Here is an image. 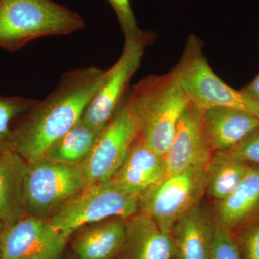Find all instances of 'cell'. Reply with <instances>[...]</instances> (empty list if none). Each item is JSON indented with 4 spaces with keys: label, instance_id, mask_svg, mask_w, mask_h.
<instances>
[{
    "label": "cell",
    "instance_id": "cell-27",
    "mask_svg": "<svg viewBox=\"0 0 259 259\" xmlns=\"http://www.w3.org/2000/svg\"><path fill=\"white\" fill-rule=\"evenodd\" d=\"M5 225L3 224V223L1 221H0V236H1L2 233H3V232L5 230Z\"/></svg>",
    "mask_w": 259,
    "mask_h": 259
},
{
    "label": "cell",
    "instance_id": "cell-15",
    "mask_svg": "<svg viewBox=\"0 0 259 259\" xmlns=\"http://www.w3.org/2000/svg\"><path fill=\"white\" fill-rule=\"evenodd\" d=\"M28 163L13 149L0 148V221L13 226L25 217Z\"/></svg>",
    "mask_w": 259,
    "mask_h": 259
},
{
    "label": "cell",
    "instance_id": "cell-21",
    "mask_svg": "<svg viewBox=\"0 0 259 259\" xmlns=\"http://www.w3.org/2000/svg\"><path fill=\"white\" fill-rule=\"evenodd\" d=\"M38 101L27 97L0 96V148H10L12 124L30 111Z\"/></svg>",
    "mask_w": 259,
    "mask_h": 259
},
{
    "label": "cell",
    "instance_id": "cell-25",
    "mask_svg": "<svg viewBox=\"0 0 259 259\" xmlns=\"http://www.w3.org/2000/svg\"><path fill=\"white\" fill-rule=\"evenodd\" d=\"M234 236L242 258L259 259V221L247 225Z\"/></svg>",
    "mask_w": 259,
    "mask_h": 259
},
{
    "label": "cell",
    "instance_id": "cell-1",
    "mask_svg": "<svg viewBox=\"0 0 259 259\" xmlns=\"http://www.w3.org/2000/svg\"><path fill=\"white\" fill-rule=\"evenodd\" d=\"M106 71L88 66L63 74L52 93L13 128L10 148L28 163L41 159L49 146L81 120Z\"/></svg>",
    "mask_w": 259,
    "mask_h": 259
},
{
    "label": "cell",
    "instance_id": "cell-9",
    "mask_svg": "<svg viewBox=\"0 0 259 259\" xmlns=\"http://www.w3.org/2000/svg\"><path fill=\"white\" fill-rule=\"evenodd\" d=\"M150 42L125 40L123 51L115 64L107 69L100 88L94 95L81 120L93 128H102L115 115L127 95L131 77L139 69L145 48Z\"/></svg>",
    "mask_w": 259,
    "mask_h": 259
},
{
    "label": "cell",
    "instance_id": "cell-10",
    "mask_svg": "<svg viewBox=\"0 0 259 259\" xmlns=\"http://www.w3.org/2000/svg\"><path fill=\"white\" fill-rule=\"evenodd\" d=\"M68 238L49 219L25 216L0 236L3 259H59Z\"/></svg>",
    "mask_w": 259,
    "mask_h": 259
},
{
    "label": "cell",
    "instance_id": "cell-28",
    "mask_svg": "<svg viewBox=\"0 0 259 259\" xmlns=\"http://www.w3.org/2000/svg\"><path fill=\"white\" fill-rule=\"evenodd\" d=\"M0 259H3V257H2L1 250H0Z\"/></svg>",
    "mask_w": 259,
    "mask_h": 259
},
{
    "label": "cell",
    "instance_id": "cell-8",
    "mask_svg": "<svg viewBox=\"0 0 259 259\" xmlns=\"http://www.w3.org/2000/svg\"><path fill=\"white\" fill-rule=\"evenodd\" d=\"M139 136L127 95L104 127L88 157L80 164L90 185L111 180Z\"/></svg>",
    "mask_w": 259,
    "mask_h": 259
},
{
    "label": "cell",
    "instance_id": "cell-5",
    "mask_svg": "<svg viewBox=\"0 0 259 259\" xmlns=\"http://www.w3.org/2000/svg\"><path fill=\"white\" fill-rule=\"evenodd\" d=\"M139 209V197L127 193L110 180L88 186L61 204L49 219L69 238L85 225L112 218L127 220Z\"/></svg>",
    "mask_w": 259,
    "mask_h": 259
},
{
    "label": "cell",
    "instance_id": "cell-22",
    "mask_svg": "<svg viewBox=\"0 0 259 259\" xmlns=\"http://www.w3.org/2000/svg\"><path fill=\"white\" fill-rule=\"evenodd\" d=\"M117 15L120 28L125 40H142L151 44L154 40L155 33L144 31L139 28L131 8V0H107Z\"/></svg>",
    "mask_w": 259,
    "mask_h": 259
},
{
    "label": "cell",
    "instance_id": "cell-16",
    "mask_svg": "<svg viewBox=\"0 0 259 259\" xmlns=\"http://www.w3.org/2000/svg\"><path fill=\"white\" fill-rule=\"evenodd\" d=\"M213 232L214 221L198 204L172 228L173 259H211Z\"/></svg>",
    "mask_w": 259,
    "mask_h": 259
},
{
    "label": "cell",
    "instance_id": "cell-20",
    "mask_svg": "<svg viewBox=\"0 0 259 259\" xmlns=\"http://www.w3.org/2000/svg\"><path fill=\"white\" fill-rule=\"evenodd\" d=\"M250 167L223 151H216L206 167V192L221 202L236 190Z\"/></svg>",
    "mask_w": 259,
    "mask_h": 259
},
{
    "label": "cell",
    "instance_id": "cell-24",
    "mask_svg": "<svg viewBox=\"0 0 259 259\" xmlns=\"http://www.w3.org/2000/svg\"><path fill=\"white\" fill-rule=\"evenodd\" d=\"M223 152L250 166L259 167V127L235 147Z\"/></svg>",
    "mask_w": 259,
    "mask_h": 259
},
{
    "label": "cell",
    "instance_id": "cell-13",
    "mask_svg": "<svg viewBox=\"0 0 259 259\" xmlns=\"http://www.w3.org/2000/svg\"><path fill=\"white\" fill-rule=\"evenodd\" d=\"M166 176L164 157L146 146L138 136L111 180L127 193L139 197Z\"/></svg>",
    "mask_w": 259,
    "mask_h": 259
},
{
    "label": "cell",
    "instance_id": "cell-11",
    "mask_svg": "<svg viewBox=\"0 0 259 259\" xmlns=\"http://www.w3.org/2000/svg\"><path fill=\"white\" fill-rule=\"evenodd\" d=\"M214 153L204 131L202 110L190 103L164 157L166 177L190 168H206Z\"/></svg>",
    "mask_w": 259,
    "mask_h": 259
},
{
    "label": "cell",
    "instance_id": "cell-4",
    "mask_svg": "<svg viewBox=\"0 0 259 259\" xmlns=\"http://www.w3.org/2000/svg\"><path fill=\"white\" fill-rule=\"evenodd\" d=\"M171 71L190 103L199 110L233 107L259 119V102L218 77L204 56L202 40L196 35L187 37L180 61Z\"/></svg>",
    "mask_w": 259,
    "mask_h": 259
},
{
    "label": "cell",
    "instance_id": "cell-6",
    "mask_svg": "<svg viewBox=\"0 0 259 259\" xmlns=\"http://www.w3.org/2000/svg\"><path fill=\"white\" fill-rule=\"evenodd\" d=\"M206 192V168L167 176L139 197V209L171 233L177 221L197 207Z\"/></svg>",
    "mask_w": 259,
    "mask_h": 259
},
{
    "label": "cell",
    "instance_id": "cell-26",
    "mask_svg": "<svg viewBox=\"0 0 259 259\" xmlns=\"http://www.w3.org/2000/svg\"><path fill=\"white\" fill-rule=\"evenodd\" d=\"M241 91L251 100L259 102V73L255 79L242 88Z\"/></svg>",
    "mask_w": 259,
    "mask_h": 259
},
{
    "label": "cell",
    "instance_id": "cell-7",
    "mask_svg": "<svg viewBox=\"0 0 259 259\" xmlns=\"http://www.w3.org/2000/svg\"><path fill=\"white\" fill-rule=\"evenodd\" d=\"M80 165L39 160L28 163L25 182V212L49 219L56 209L90 185Z\"/></svg>",
    "mask_w": 259,
    "mask_h": 259
},
{
    "label": "cell",
    "instance_id": "cell-14",
    "mask_svg": "<svg viewBox=\"0 0 259 259\" xmlns=\"http://www.w3.org/2000/svg\"><path fill=\"white\" fill-rule=\"evenodd\" d=\"M206 136L216 151L231 149L259 127V119L253 114L228 107L202 110Z\"/></svg>",
    "mask_w": 259,
    "mask_h": 259
},
{
    "label": "cell",
    "instance_id": "cell-23",
    "mask_svg": "<svg viewBox=\"0 0 259 259\" xmlns=\"http://www.w3.org/2000/svg\"><path fill=\"white\" fill-rule=\"evenodd\" d=\"M211 259H243L233 232L217 220L214 221Z\"/></svg>",
    "mask_w": 259,
    "mask_h": 259
},
{
    "label": "cell",
    "instance_id": "cell-12",
    "mask_svg": "<svg viewBox=\"0 0 259 259\" xmlns=\"http://www.w3.org/2000/svg\"><path fill=\"white\" fill-rule=\"evenodd\" d=\"M171 233L160 228L146 213L136 212L126 220L125 236L115 259H173Z\"/></svg>",
    "mask_w": 259,
    "mask_h": 259
},
{
    "label": "cell",
    "instance_id": "cell-3",
    "mask_svg": "<svg viewBox=\"0 0 259 259\" xmlns=\"http://www.w3.org/2000/svg\"><path fill=\"white\" fill-rule=\"evenodd\" d=\"M82 17L53 0H0V48L14 52L40 37L85 28Z\"/></svg>",
    "mask_w": 259,
    "mask_h": 259
},
{
    "label": "cell",
    "instance_id": "cell-18",
    "mask_svg": "<svg viewBox=\"0 0 259 259\" xmlns=\"http://www.w3.org/2000/svg\"><path fill=\"white\" fill-rule=\"evenodd\" d=\"M92 225L74 241L73 250L78 258H115L125 240L126 219L112 218Z\"/></svg>",
    "mask_w": 259,
    "mask_h": 259
},
{
    "label": "cell",
    "instance_id": "cell-17",
    "mask_svg": "<svg viewBox=\"0 0 259 259\" xmlns=\"http://www.w3.org/2000/svg\"><path fill=\"white\" fill-rule=\"evenodd\" d=\"M259 211V167L251 166L236 190L218 202L217 221L232 232L246 226Z\"/></svg>",
    "mask_w": 259,
    "mask_h": 259
},
{
    "label": "cell",
    "instance_id": "cell-19",
    "mask_svg": "<svg viewBox=\"0 0 259 259\" xmlns=\"http://www.w3.org/2000/svg\"><path fill=\"white\" fill-rule=\"evenodd\" d=\"M104 127L93 128L81 119L72 128L49 146L40 160L71 166L81 164L88 157Z\"/></svg>",
    "mask_w": 259,
    "mask_h": 259
},
{
    "label": "cell",
    "instance_id": "cell-2",
    "mask_svg": "<svg viewBox=\"0 0 259 259\" xmlns=\"http://www.w3.org/2000/svg\"><path fill=\"white\" fill-rule=\"evenodd\" d=\"M127 101L140 139L165 157L181 117L190 105L173 71L141 80L127 93Z\"/></svg>",
    "mask_w": 259,
    "mask_h": 259
}]
</instances>
